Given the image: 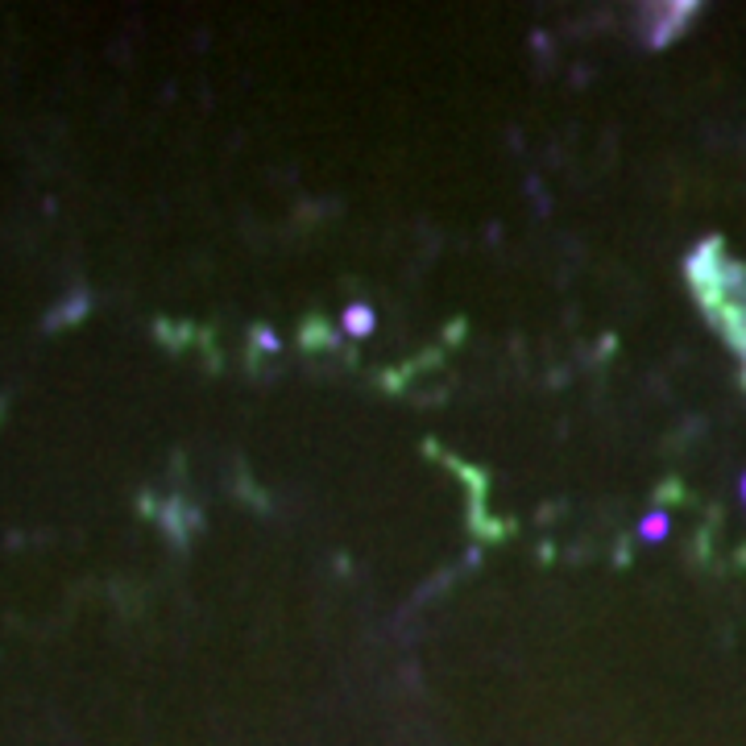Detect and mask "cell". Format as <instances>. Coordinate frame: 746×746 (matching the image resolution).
Segmentation results:
<instances>
[{
    "mask_svg": "<svg viewBox=\"0 0 746 746\" xmlns=\"http://www.w3.org/2000/svg\"><path fill=\"white\" fill-rule=\"evenodd\" d=\"M345 324H349V332H370L373 328V311L370 308H349Z\"/></svg>",
    "mask_w": 746,
    "mask_h": 746,
    "instance_id": "6da1fadb",
    "label": "cell"
},
{
    "mask_svg": "<svg viewBox=\"0 0 746 746\" xmlns=\"http://www.w3.org/2000/svg\"><path fill=\"white\" fill-rule=\"evenodd\" d=\"M663 531H667V518H663V515H647V522H642V536L660 539Z\"/></svg>",
    "mask_w": 746,
    "mask_h": 746,
    "instance_id": "7a4b0ae2",
    "label": "cell"
},
{
    "mask_svg": "<svg viewBox=\"0 0 746 746\" xmlns=\"http://www.w3.org/2000/svg\"><path fill=\"white\" fill-rule=\"evenodd\" d=\"M743 494H746V481H743Z\"/></svg>",
    "mask_w": 746,
    "mask_h": 746,
    "instance_id": "3957f363",
    "label": "cell"
}]
</instances>
